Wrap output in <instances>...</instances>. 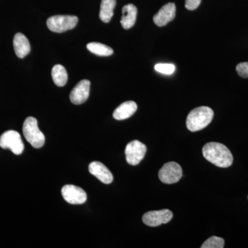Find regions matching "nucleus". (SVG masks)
<instances>
[{"mask_svg": "<svg viewBox=\"0 0 248 248\" xmlns=\"http://www.w3.org/2000/svg\"><path fill=\"white\" fill-rule=\"evenodd\" d=\"M202 153L205 159L217 167L228 168L233 163V156L225 145L217 142H210L203 146Z\"/></svg>", "mask_w": 248, "mask_h": 248, "instance_id": "f257e3e1", "label": "nucleus"}, {"mask_svg": "<svg viewBox=\"0 0 248 248\" xmlns=\"http://www.w3.org/2000/svg\"><path fill=\"white\" fill-rule=\"evenodd\" d=\"M214 112L210 108L201 107L191 111L186 120V126L191 132H197L208 126L213 120Z\"/></svg>", "mask_w": 248, "mask_h": 248, "instance_id": "f03ea898", "label": "nucleus"}, {"mask_svg": "<svg viewBox=\"0 0 248 248\" xmlns=\"http://www.w3.org/2000/svg\"><path fill=\"white\" fill-rule=\"evenodd\" d=\"M23 134L27 141L34 148H40L45 145V135L39 128L37 121L34 117H27L24 121Z\"/></svg>", "mask_w": 248, "mask_h": 248, "instance_id": "7ed1b4c3", "label": "nucleus"}, {"mask_svg": "<svg viewBox=\"0 0 248 248\" xmlns=\"http://www.w3.org/2000/svg\"><path fill=\"white\" fill-rule=\"evenodd\" d=\"M78 17L74 16H55L47 19L46 24L49 30L54 32H65L76 27Z\"/></svg>", "mask_w": 248, "mask_h": 248, "instance_id": "20e7f679", "label": "nucleus"}, {"mask_svg": "<svg viewBox=\"0 0 248 248\" xmlns=\"http://www.w3.org/2000/svg\"><path fill=\"white\" fill-rule=\"evenodd\" d=\"M0 147L4 149H10L15 155L22 154L24 150L20 135L15 130L5 132L0 137Z\"/></svg>", "mask_w": 248, "mask_h": 248, "instance_id": "39448f33", "label": "nucleus"}, {"mask_svg": "<svg viewBox=\"0 0 248 248\" xmlns=\"http://www.w3.org/2000/svg\"><path fill=\"white\" fill-rule=\"evenodd\" d=\"M183 170L180 165L171 161L166 163L159 171V178L166 184H175L182 177Z\"/></svg>", "mask_w": 248, "mask_h": 248, "instance_id": "423d86ee", "label": "nucleus"}, {"mask_svg": "<svg viewBox=\"0 0 248 248\" xmlns=\"http://www.w3.org/2000/svg\"><path fill=\"white\" fill-rule=\"evenodd\" d=\"M147 151L146 146L143 143L134 140L125 147V154L127 162L132 166H137L144 158Z\"/></svg>", "mask_w": 248, "mask_h": 248, "instance_id": "0eeeda50", "label": "nucleus"}, {"mask_svg": "<svg viewBox=\"0 0 248 248\" xmlns=\"http://www.w3.org/2000/svg\"><path fill=\"white\" fill-rule=\"evenodd\" d=\"M173 217L172 212L167 209L148 212L142 217L143 223L150 227H157L161 224H166L171 221Z\"/></svg>", "mask_w": 248, "mask_h": 248, "instance_id": "6e6552de", "label": "nucleus"}, {"mask_svg": "<svg viewBox=\"0 0 248 248\" xmlns=\"http://www.w3.org/2000/svg\"><path fill=\"white\" fill-rule=\"evenodd\" d=\"M63 198L68 203L80 205L84 203L87 200L86 192L81 187L74 185H66L62 189Z\"/></svg>", "mask_w": 248, "mask_h": 248, "instance_id": "1a4fd4ad", "label": "nucleus"}, {"mask_svg": "<svg viewBox=\"0 0 248 248\" xmlns=\"http://www.w3.org/2000/svg\"><path fill=\"white\" fill-rule=\"evenodd\" d=\"M91 82L89 80L83 79L80 81L72 90L70 94V99L73 104L80 105L84 104L89 97Z\"/></svg>", "mask_w": 248, "mask_h": 248, "instance_id": "9d476101", "label": "nucleus"}, {"mask_svg": "<svg viewBox=\"0 0 248 248\" xmlns=\"http://www.w3.org/2000/svg\"><path fill=\"white\" fill-rule=\"evenodd\" d=\"M176 16V6L174 3L164 5L153 17L155 24L158 27H164L172 21Z\"/></svg>", "mask_w": 248, "mask_h": 248, "instance_id": "9b49d317", "label": "nucleus"}, {"mask_svg": "<svg viewBox=\"0 0 248 248\" xmlns=\"http://www.w3.org/2000/svg\"><path fill=\"white\" fill-rule=\"evenodd\" d=\"M89 172L97 178L103 184H110L113 181V176L105 165L99 161H93L89 166Z\"/></svg>", "mask_w": 248, "mask_h": 248, "instance_id": "f8f14e48", "label": "nucleus"}, {"mask_svg": "<svg viewBox=\"0 0 248 248\" xmlns=\"http://www.w3.org/2000/svg\"><path fill=\"white\" fill-rule=\"evenodd\" d=\"M138 16V9L134 4L125 5L122 9L121 24L124 29H130L135 25Z\"/></svg>", "mask_w": 248, "mask_h": 248, "instance_id": "ddd939ff", "label": "nucleus"}, {"mask_svg": "<svg viewBox=\"0 0 248 248\" xmlns=\"http://www.w3.org/2000/svg\"><path fill=\"white\" fill-rule=\"evenodd\" d=\"M15 53L19 58H24L31 51V45L25 35L20 32L16 34L14 39Z\"/></svg>", "mask_w": 248, "mask_h": 248, "instance_id": "4468645a", "label": "nucleus"}, {"mask_svg": "<svg viewBox=\"0 0 248 248\" xmlns=\"http://www.w3.org/2000/svg\"><path fill=\"white\" fill-rule=\"evenodd\" d=\"M138 110V105L133 101L124 102L113 112V117L117 120H124L134 115Z\"/></svg>", "mask_w": 248, "mask_h": 248, "instance_id": "2eb2a0df", "label": "nucleus"}, {"mask_svg": "<svg viewBox=\"0 0 248 248\" xmlns=\"http://www.w3.org/2000/svg\"><path fill=\"white\" fill-rule=\"evenodd\" d=\"M116 0H102L99 18L104 23H108L114 15Z\"/></svg>", "mask_w": 248, "mask_h": 248, "instance_id": "dca6fc26", "label": "nucleus"}, {"mask_svg": "<svg viewBox=\"0 0 248 248\" xmlns=\"http://www.w3.org/2000/svg\"><path fill=\"white\" fill-rule=\"evenodd\" d=\"M52 78L54 83L57 86H65L68 81V74L64 67L60 64H57L53 66L51 72Z\"/></svg>", "mask_w": 248, "mask_h": 248, "instance_id": "f3484780", "label": "nucleus"}, {"mask_svg": "<svg viewBox=\"0 0 248 248\" xmlns=\"http://www.w3.org/2000/svg\"><path fill=\"white\" fill-rule=\"evenodd\" d=\"M86 47L90 52L98 56H110L113 54V50L110 47L98 42H91Z\"/></svg>", "mask_w": 248, "mask_h": 248, "instance_id": "a211bd4d", "label": "nucleus"}, {"mask_svg": "<svg viewBox=\"0 0 248 248\" xmlns=\"http://www.w3.org/2000/svg\"><path fill=\"white\" fill-rule=\"evenodd\" d=\"M225 241L223 238L213 236L209 238L203 243L202 248H223L224 247Z\"/></svg>", "mask_w": 248, "mask_h": 248, "instance_id": "6ab92c4d", "label": "nucleus"}, {"mask_svg": "<svg viewBox=\"0 0 248 248\" xmlns=\"http://www.w3.org/2000/svg\"><path fill=\"white\" fill-rule=\"evenodd\" d=\"M155 69L161 74L172 75L175 71V66L172 63H158L155 65Z\"/></svg>", "mask_w": 248, "mask_h": 248, "instance_id": "aec40b11", "label": "nucleus"}, {"mask_svg": "<svg viewBox=\"0 0 248 248\" xmlns=\"http://www.w3.org/2000/svg\"><path fill=\"white\" fill-rule=\"evenodd\" d=\"M236 70L240 77L248 78V62L239 63L236 66Z\"/></svg>", "mask_w": 248, "mask_h": 248, "instance_id": "412c9836", "label": "nucleus"}, {"mask_svg": "<svg viewBox=\"0 0 248 248\" xmlns=\"http://www.w3.org/2000/svg\"><path fill=\"white\" fill-rule=\"evenodd\" d=\"M202 0H186V8L189 11H194L200 6Z\"/></svg>", "mask_w": 248, "mask_h": 248, "instance_id": "4be33fe9", "label": "nucleus"}, {"mask_svg": "<svg viewBox=\"0 0 248 248\" xmlns=\"http://www.w3.org/2000/svg\"></svg>", "mask_w": 248, "mask_h": 248, "instance_id": "5701e85b", "label": "nucleus"}]
</instances>
